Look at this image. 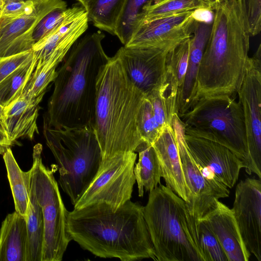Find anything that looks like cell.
I'll list each match as a JSON object with an SVG mask.
<instances>
[{
	"instance_id": "obj_1",
	"label": "cell",
	"mask_w": 261,
	"mask_h": 261,
	"mask_svg": "<svg viewBox=\"0 0 261 261\" xmlns=\"http://www.w3.org/2000/svg\"><path fill=\"white\" fill-rule=\"evenodd\" d=\"M66 230L71 241L96 256L156 260L143 206L130 200L117 210L97 203L68 211Z\"/></svg>"
},
{
	"instance_id": "obj_2",
	"label": "cell",
	"mask_w": 261,
	"mask_h": 261,
	"mask_svg": "<svg viewBox=\"0 0 261 261\" xmlns=\"http://www.w3.org/2000/svg\"><path fill=\"white\" fill-rule=\"evenodd\" d=\"M100 31L77 40L57 69L44 123L52 128H80L94 124L96 83L109 59Z\"/></svg>"
},
{
	"instance_id": "obj_3",
	"label": "cell",
	"mask_w": 261,
	"mask_h": 261,
	"mask_svg": "<svg viewBox=\"0 0 261 261\" xmlns=\"http://www.w3.org/2000/svg\"><path fill=\"white\" fill-rule=\"evenodd\" d=\"M213 12L197 76V101L218 95L236 98L249 57L251 36L238 0H220Z\"/></svg>"
},
{
	"instance_id": "obj_4",
	"label": "cell",
	"mask_w": 261,
	"mask_h": 261,
	"mask_svg": "<svg viewBox=\"0 0 261 261\" xmlns=\"http://www.w3.org/2000/svg\"><path fill=\"white\" fill-rule=\"evenodd\" d=\"M145 97L128 77L118 54L110 57L97 77L93 124L102 159L135 152L143 141L137 120Z\"/></svg>"
},
{
	"instance_id": "obj_5",
	"label": "cell",
	"mask_w": 261,
	"mask_h": 261,
	"mask_svg": "<svg viewBox=\"0 0 261 261\" xmlns=\"http://www.w3.org/2000/svg\"><path fill=\"white\" fill-rule=\"evenodd\" d=\"M143 214L156 260L204 261L196 229V219L185 201L160 184L149 192Z\"/></svg>"
},
{
	"instance_id": "obj_6",
	"label": "cell",
	"mask_w": 261,
	"mask_h": 261,
	"mask_svg": "<svg viewBox=\"0 0 261 261\" xmlns=\"http://www.w3.org/2000/svg\"><path fill=\"white\" fill-rule=\"evenodd\" d=\"M43 135L56 161L58 184L74 205L95 175L102 155L93 124L80 128H52Z\"/></svg>"
},
{
	"instance_id": "obj_7",
	"label": "cell",
	"mask_w": 261,
	"mask_h": 261,
	"mask_svg": "<svg viewBox=\"0 0 261 261\" xmlns=\"http://www.w3.org/2000/svg\"><path fill=\"white\" fill-rule=\"evenodd\" d=\"M186 134L222 145L247 165L248 152L242 109L227 95L200 97L185 113L178 115Z\"/></svg>"
},
{
	"instance_id": "obj_8",
	"label": "cell",
	"mask_w": 261,
	"mask_h": 261,
	"mask_svg": "<svg viewBox=\"0 0 261 261\" xmlns=\"http://www.w3.org/2000/svg\"><path fill=\"white\" fill-rule=\"evenodd\" d=\"M42 146L33 148L30 182L44 220V234L41 261H61L71 240L66 230V210L52 170L43 163Z\"/></svg>"
},
{
	"instance_id": "obj_9",
	"label": "cell",
	"mask_w": 261,
	"mask_h": 261,
	"mask_svg": "<svg viewBox=\"0 0 261 261\" xmlns=\"http://www.w3.org/2000/svg\"><path fill=\"white\" fill-rule=\"evenodd\" d=\"M136 159V152L102 159L95 175L74 205V209L105 203L117 210L130 200L136 182L134 168Z\"/></svg>"
},
{
	"instance_id": "obj_10",
	"label": "cell",
	"mask_w": 261,
	"mask_h": 261,
	"mask_svg": "<svg viewBox=\"0 0 261 261\" xmlns=\"http://www.w3.org/2000/svg\"><path fill=\"white\" fill-rule=\"evenodd\" d=\"M170 125L190 191L189 200L186 205L190 214L199 220L215 207L219 199L228 197L229 191L210 170L195 160L186 142L185 124L177 113L172 116Z\"/></svg>"
},
{
	"instance_id": "obj_11",
	"label": "cell",
	"mask_w": 261,
	"mask_h": 261,
	"mask_svg": "<svg viewBox=\"0 0 261 261\" xmlns=\"http://www.w3.org/2000/svg\"><path fill=\"white\" fill-rule=\"evenodd\" d=\"M242 109L248 158L245 170L261 178V45L249 57L245 76L238 92Z\"/></svg>"
},
{
	"instance_id": "obj_12",
	"label": "cell",
	"mask_w": 261,
	"mask_h": 261,
	"mask_svg": "<svg viewBox=\"0 0 261 261\" xmlns=\"http://www.w3.org/2000/svg\"><path fill=\"white\" fill-rule=\"evenodd\" d=\"M172 48L123 46L117 51L128 77L146 97L163 84L167 54Z\"/></svg>"
},
{
	"instance_id": "obj_13",
	"label": "cell",
	"mask_w": 261,
	"mask_h": 261,
	"mask_svg": "<svg viewBox=\"0 0 261 261\" xmlns=\"http://www.w3.org/2000/svg\"><path fill=\"white\" fill-rule=\"evenodd\" d=\"M232 211L247 249L261 261V181L247 178L237 186Z\"/></svg>"
},
{
	"instance_id": "obj_14",
	"label": "cell",
	"mask_w": 261,
	"mask_h": 261,
	"mask_svg": "<svg viewBox=\"0 0 261 261\" xmlns=\"http://www.w3.org/2000/svg\"><path fill=\"white\" fill-rule=\"evenodd\" d=\"M87 14L80 3L67 8L63 20L32 46L39 66L49 59L62 62L68 53L88 28Z\"/></svg>"
},
{
	"instance_id": "obj_15",
	"label": "cell",
	"mask_w": 261,
	"mask_h": 261,
	"mask_svg": "<svg viewBox=\"0 0 261 261\" xmlns=\"http://www.w3.org/2000/svg\"><path fill=\"white\" fill-rule=\"evenodd\" d=\"M197 14L180 12L142 23L124 46L172 48L192 35Z\"/></svg>"
},
{
	"instance_id": "obj_16",
	"label": "cell",
	"mask_w": 261,
	"mask_h": 261,
	"mask_svg": "<svg viewBox=\"0 0 261 261\" xmlns=\"http://www.w3.org/2000/svg\"><path fill=\"white\" fill-rule=\"evenodd\" d=\"M61 7H67L63 0H44L31 13L17 17H0V57L32 49L37 24L49 12Z\"/></svg>"
},
{
	"instance_id": "obj_17",
	"label": "cell",
	"mask_w": 261,
	"mask_h": 261,
	"mask_svg": "<svg viewBox=\"0 0 261 261\" xmlns=\"http://www.w3.org/2000/svg\"><path fill=\"white\" fill-rule=\"evenodd\" d=\"M185 140L189 151L200 165L210 170L217 179L227 188L236 184L243 161L227 147L200 137L186 134Z\"/></svg>"
},
{
	"instance_id": "obj_18",
	"label": "cell",
	"mask_w": 261,
	"mask_h": 261,
	"mask_svg": "<svg viewBox=\"0 0 261 261\" xmlns=\"http://www.w3.org/2000/svg\"><path fill=\"white\" fill-rule=\"evenodd\" d=\"M212 22L197 15L190 38L187 72L177 97V110L180 115L188 111L196 102L197 81L201 59L208 40Z\"/></svg>"
},
{
	"instance_id": "obj_19",
	"label": "cell",
	"mask_w": 261,
	"mask_h": 261,
	"mask_svg": "<svg viewBox=\"0 0 261 261\" xmlns=\"http://www.w3.org/2000/svg\"><path fill=\"white\" fill-rule=\"evenodd\" d=\"M201 219L216 237L228 261L249 260L251 253L243 241L232 209L218 200Z\"/></svg>"
},
{
	"instance_id": "obj_20",
	"label": "cell",
	"mask_w": 261,
	"mask_h": 261,
	"mask_svg": "<svg viewBox=\"0 0 261 261\" xmlns=\"http://www.w3.org/2000/svg\"><path fill=\"white\" fill-rule=\"evenodd\" d=\"M160 165L162 177L166 186L188 202L190 191L187 185L176 139L171 125H168L162 130L152 144Z\"/></svg>"
},
{
	"instance_id": "obj_21",
	"label": "cell",
	"mask_w": 261,
	"mask_h": 261,
	"mask_svg": "<svg viewBox=\"0 0 261 261\" xmlns=\"http://www.w3.org/2000/svg\"><path fill=\"white\" fill-rule=\"evenodd\" d=\"M44 95L34 99L20 95L4 107L2 127L12 145L19 138L32 140L38 134L37 120Z\"/></svg>"
},
{
	"instance_id": "obj_22",
	"label": "cell",
	"mask_w": 261,
	"mask_h": 261,
	"mask_svg": "<svg viewBox=\"0 0 261 261\" xmlns=\"http://www.w3.org/2000/svg\"><path fill=\"white\" fill-rule=\"evenodd\" d=\"M27 221L15 211L7 215L0 228V261H25Z\"/></svg>"
},
{
	"instance_id": "obj_23",
	"label": "cell",
	"mask_w": 261,
	"mask_h": 261,
	"mask_svg": "<svg viewBox=\"0 0 261 261\" xmlns=\"http://www.w3.org/2000/svg\"><path fill=\"white\" fill-rule=\"evenodd\" d=\"M135 152L139 154L138 163L134 172L137 181L139 197L144 194V189L150 192L160 184L162 172L159 161L153 146L142 142Z\"/></svg>"
},
{
	"instance_id": "obj_24",
	"label": "cell",
	"mask_w": 261,
	"mask_h": 261,
	"mask_svg": "<svg viewBox=\"0 0 261 261\" xmlns=\"http://www.w3.org/2000/svg\"><path fill=\"white\" fill-rule=\"evenodd\" d=\"M3 155L15 211L27 220L31 170L25 172L20 169L10 147L5 150Z\"/></svg>"
},
{
	"instance_id": "obj_25",
	"label": "cell",
	"mask_w": 261,
	"mask_h": 261,
	"mask_svg": "<svg viewBox=\"0 0 261 261\" xmlns=\"http://www.w3.org/2000/svg\"><path fill=\"white\" fill-rule=\"evenodd\" d=\"M27 246L25 261H41L44 224L42 209L38 203L30 182L27 218Z\"/></svg>"
},
{
	"instance_id": "obj_26",
	"label": "cell",
	"mask_w": 261,
	"mask_h": 261,
	"mask_svg": "<svg viewBox=\"0 0 261 261\" xmlns=\"http://www.w3.org/2000/svg\"><path fill=\"white\" fill-rule=\"evenodd\" d=\"M220 1V0H163L152 3L144 8L140 25L144 22L180 12H213Z\"/></svg>"
},
{
	"instance_id": "obj_27",
	"label": "cell",
	"mask_w": 261,
	"mask_h": 261,
	"mask_svg": "<svg viewBox=\"0 0 261 261\" xmlns=\"http://www.w3.org/2000/svg\"><path fill=\"white\" fill-rule=\"evenodd\" d=\"M126 0H90L85 7L89 21L100 30L115 35Z\"/></svg>"
},
{
	"instance_id": "obj_28",
	"label": "cell",
	"mask_w": 261,
	"mask_h": 261,
	"mask_svg": "<svg viewBox=\"0 0 261 261\" xmlns=\"http://www.w3.org/2000/svg\"><path fill=\"white\" fill-rule=\"evenodd\" d=\"M37 60L30 61L20 66L0 83V105L4 107L19 97L35 69Z\"/></svg>"
},
{
	"instance_id": "obj_29",
	"label": "cell",
	"mask_w": 261,
	"mask_h": 261,
	"mask_svg": "<svg viewBox=\"0 0 261 261\" xmlns=\"http://www.w3.org/2000/svg\"><path fill=\"white\" fill-rule=\"evenodd\" d=\"M153 0H126L115 31L120 42L126 45L140 25L144 8Z\"/></svg>"
},
{
	"instance_id": "obj_30",
	"label": "cell",
	"mask_w": 261,
	"mask_h": 261,
	"mask_svg": "<svg viewBox=\"0 0 261 261\" xmlns=\"http://www.w3.org/2000/svg\"><path fill=\"white\" fill-rule=\"evenodd\" d=\"M60 63L58 61L50 59L41 65L36 66L21 95L34 99L44 94L48 85L54 82L57 77V68Z\"/></svg>"
},
{
	"instance_id": "obj_31",
	"label": "cell",
	"mask_w": 261,
	"mask_h": 261,
	"mask_svg": "<svg viewBox=\"0 0 261 261\" xmlns=\"http://www.w3.org/2000/svg\"><path fill=\"white\" fill-rule=\"evenodd\" d=\"M196 229L204 261H228L220 243L204 220H196Z\"/></svg>"
},
{
	"instance_id": "obj_32",
	"label": "cell",
	"mask_w": 261,
	"mask_h": 261,
	"mask_svg": "<svg viewBox=\"0 0 261 261\" xmlns=\"http://www.w3.org/2000/svg\"><path fill=\"white\" fill-rule=\"evenodd\" d=\"M191 37L171 48L166 56V69L175 76L178 84L179 90L182 86L187 72Z\"/></svg>"
},
{
	"instance_id": "obj_33",
	"label": "cell",
	"mask_w": 261,
	"mask_h": 261,
	"mask_svg": "<svg viewBox=\"0 0 261 261\" xmlns=\"http://www.w3.org/2000/svg\"><path fill=\"white\" fill-rule=\"evenodd\" d=\"M137 121L142 139L152 145L162 130L155 121L150 101L146 97L140 107Z\"/></svg>"
},
{
	"instance_id": "obj_34",
	"label": "cell",
	"mask_w": 261,
	"mask_h": 261,
	"mask_svg": "<svg viewBox=\"0 0 261 261\" xmlns=\"http://www.w3.org/2000/svg\"><path fill=\"white\" fill-rule=\"evenodd\" d=\"M251 36L261 30V0H238Z\"/></svg>"
},
{
	"instance_id": "obj_35",
	"label": "cell",
	"mask_w": 261,
	"mask_h": 261,
	"mask_svg": "<svg viewBox=\"0 0 261 261\" xmlns=\"http://www.w3.org/2000/svg\"><path fill=\"white\" fill-rule=\"evenodd\" d=\"M67 7L56 8L45 15L35 28V43L55 28L64 19Z\"/></svg>"
},
{
	"instance_id": "obj_36",
	"label": "cell",
	"mask_w": 261,
	"mask_h": 261,
	"mask_svg": "<svg viewBox=\"0 0 261 261\" xmlns=\"http://www.w3.org/2000/svg\"><path fill=\"white\" fill-rule=\"evenodd\" d=\"M44 0L11 1L2 5L0 17H17L33 12Z\"/></svg>"
},
{
	"instance_id": "obj_37",
	"label": "cell",
	"mask_w": 261,
	"mask_h": 261,
	"mask_svg": "<svg viewBox=\"0 0 261 261\" xmlns=\"http://www.w3.org/2000/svg\"><path fill=\"white\" fill-rule=\"evenodd\" d=\"M32 49L10 56L0 57V83L20 66L32 59Z\"/></svg>"
},
{
	"instance_id": "obj_38",
	"label": "cell",
	"mask_w": 261,
	"mask_h": 261,
	"mask_svg": "<svg viewBox=\"0 0 261 261\" xmlns=\"http://www.w3.org/2000/svg\"><path fill=\"white\" fill-rule=\"evenodd\" d=\"M12 145L8 140V138L3 130L0 127V153L3 154L5 150Z\"/></svg>"
},
{
	"instance_id": "obj_39",
	"label": "cell",
	"mask_w": 261,
	"mask_h": 261,
	"mask_svg": "<svg viewBox=\"0 0 261 261\" xmlns=\"http://www.w3.org/2000/svg\"><path fill=\"white\" fill-rule=\"evenodd\" d=\"M4 107L0 105V127H2V119L3 117Z\"/></svg>"
},
{
	"instance_id": "obj_40",
	"label": "cell",
	"mask_w": 261,
	"mask_h": 261,
	"mask_svg": "<svg viewBox=\"0 0 261 261\" xmlns=\"http://www.w3.org/2000/svg\"><path fill=\"white\" fill-rule=\"evenodd\" d=\"M79 3L81 4L84 8L90 0H76Z\"/></svg>"
},
{
	"instance_id": "obj_41",
	"label": "cell",
	"mask_w": 261,
	"mask_h": 261,
	"mask_svg": "<svg viewBox=\"0 0 261 261\" xmlns=\"http://www.w3.org/2000/svg\"><path fill=\"white\" fill-rule=\"evenodd\" d=\"M16 1H22V0H0L2 5L6 3L9 2ZM23 1H25V0H23Z\"/></svg>"
},
{
	"instance_id": "obj_42",
	"label": "cell",
	"mask_w": 261,
	"mask_h": 261,
	"mask_svg": "<svg viewBox=\"0 0 261 261\" xmlns=\"http://www.w3.org/2000/svg\"><path fill=\"white\" fill-rule=\"evenodd\" d=\"M162 1L163 0H153L152 3H158Z\"/></svg>"
},
{
	"instance_id": "obj_43",
	"label": "cell",
	"mask_w": 261,
	"mask_h": 261,
	"mask_svg": "<svg viewBox=\"0 0 261 261\" xmlns=\"http://www.w3.org/2000/svg\"><path fill=\"white\" fill-rule=\"evenodd\" d=\"M1 7H2V4H1V2L0 1V10H1Z\"/></svg>"
}]
</instances>
